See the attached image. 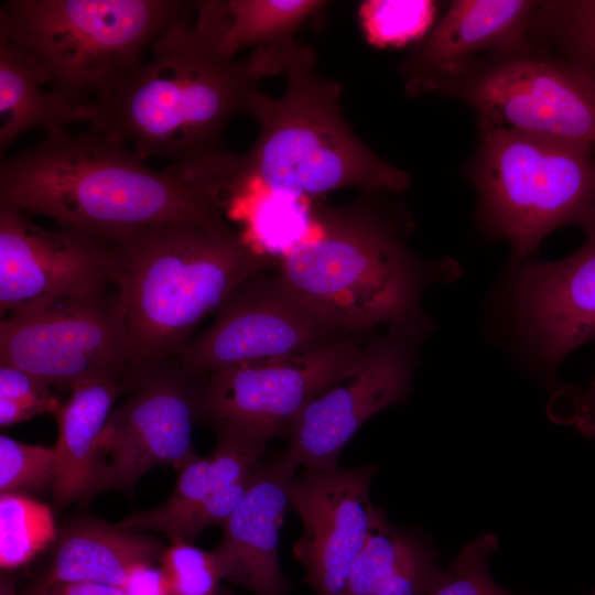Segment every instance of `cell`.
Returning <instances> with one entry per match:
<instances>
[{
	"label": "cell",
	"instance_id": "cell-1",
	"mask_svg": "<svg viewBox=\"0 0 595 595\" xmlns=\"http://www.w3.org/2000/svg\"><path fill=\"white\" fill-rule=\"evenodd\" d=\"M150 56L107 99L89 128L131 143L141 160L191 162L220 150L224 131L248 111L259 82L283 74L281 45L256 47L245 60L223 54L204 1L169 26Z\"/></svg>",
	"mask_w": 595,
	"mask_h": 595
},
{
	"label": "cell",
	"instance_id": "cell-2",
	"mask_svg": "<svg viewBox=\"0 0 595 595\" xmlns=\"http://www.w3.org/2000/svg\"><path fill=\"white\" fill-rule=\"evenodd\" d=\"M0 204L101 238L143 225L212 220L223 212L167 167H148L127 143L88 129L46 130L0 165Z\"/></svg>",
	"mask_w": 595,
	"mask_h": 595
},
{
	"label": "cell",
	"instance_id": "cell-3",
	"mask_svg": "<svg viewBox=\"0 0 595 595\" xmlns=\"http://www.w3.org/2000/svg\"><path fill=\"white\" fill-rule=\"evenodd\" d=\"M109 240L134 380L176 356L240 283L271 266L224 217L143 225Z\"/></svg>",
	"mask_w": 595,
	"mask_h": 595
},
{
	"label": "cell",
	"instance_id": "cell-4",
	"mask_svg": "<svg viewBox=\"0 0 595 595\" xmlns=\"http://www.w3.org/2000/svg\"><path fill=\"white\" fill-rule=\"evenodd\" d=\"M310 46L293 41L286 51L284 93L258 91L248 112L260 131L245 156L244 173L271 194L299 198L348 186L405 191L409 174L382 160L350 129L340 108L342 85L316 72Z\"/></svg>",
	"mask_w": 595,
	"mask_h": 595
},
{
	"label": "cell",
	"instance_id": "cell-5",
	"mask_svg": "<svg viewBox=\"0 0 595 595\" xmlns=\"http://www.w3.org/2000/svg\"><path fill=\"white\" fill-rule=\"evenodd\" d=\"M320 224L317 238L282 255L283 284L339 334L385 323L418 328L425 279L393 224L361 205L324 212Z\"/></svg>",
	"mask_w": 595,
	"mask_h": 595
},
{
	"label": "cell",
	"instance_id": "cell-6",
	"mask_svg": "<svg viewBox=\"0 0 595 595\" xmlns=\"http://www.w3.org/2000/svg\"><path fill=\"white\" fill-rule=\"evenodd\" d=\"M194 12L195 1L180 0H8L0 37L35 61L55 96L93 110L142 65L162 32Z\"/></svg>",
	"mask_w": 595,
	"mask_h": 595
},
{
	"label": "cell",
	"instance_id": "cell-7",
	"mask_svg": "<svg viewBox=\"0 0 595 595\" xmlns=\"http://www.w3.org/2000/svg\"><path fill=\"white\" fill-rule=\"evenodd\" d=\"M479 141L466 174L485 227L505 238L513 261L566 225L595 218L594 148L478 119Z\"/></svg>",
	"mask_w": 595,
	"mask_h": 595
},
{
	"label": "cell",
	"instance_id": "cell-8",
	"mask_svg": "<svg viewBox=\"0 0 595 595\" xmlns=\"http://www.w3.org/2000/svg\"><path fill=\"white\" fill-rule=\"evenodd\" d=\"M425 93L457 98L499 127L595 149V80L532 41L469 60Z\"/></svg>",
	"mask_w": 595,
	"mask_h": 595
},
{
	"label": "cell",
	"instance_id": "cell-9",
	"mask_svg": "<svg viewBox=\"0 0 595 595\" xmlns=\"http://www.w3.org/2000/svg\"><path fill=\"white\" fill-rule=\"evenodd\" d=\"M368 346L342 335L295 356L216 370L205 385L204 419L261 445L288 436L312 400L360 368Z\"/></svg>",
	"mask_w": 595,
	"mask_h": 595
},
{
	"label": "cell",
	"instance_id": "cell-10",
	"mask_svg": "<svg viewBox=\"0 0 595 595\" xmlns=\"http://www.w3.org/2000/svg\"><path fill=\"white\" fill-rule=\"evenodd\" d=\"M115 288L109 239L60 225L43 228L0 204V312L2 317L106 296Z\"/></svg>",
	"mask_w": 595,
	"mask_h": 595
},
{
	"label": "cell",
	"instance_id": "cell-11",
	"mask_svg": "<svg viewBox=\"0 0 595 595\" xmlns=\"http://www.w3.org/2000/svg\"><path fill=\"white\" fill-rule=\"evenodd\" d=\"M166 360L144 370L136 393L111 412L101 436L94 495L130 491L150 469L169 464L180 470L198 456L192 433L204 418L205 386L178 363Z\"/></svg>",
	"mask_w": 595,
	"mask_h": 595
},
{
	"label": "cell",
	"instance_id": "cell-12",
	"mask_svg": "<svg viewBox=\"0 0 595 595\" xmlns=\"http://www.w3.org/2000/svg\"><path fill=\"white\" fill-rule=\"evenodd\" d=\"M0 364L68 389L95 379L120 381L129 374L131 343L117 291L2 318Z\"/></svg>",
	"mask_w": 595,
	"mask_h": 595
},
{
	"label": "cell",
	"instance_id": "cell-13",
	"mask_svg": "<svg viewBox=\"0 0 595 595\" xmlns=\"http://www.w3.org/2000/svg\"><path fill=\"white\" fill-rule=\"evenodd\" d=\"M260 271L219 305L213 324L175 356L193 376L231 366L275 360L316 348L339 334L321 321L281 281Z\"/></svg>",
	"mask_w": 595,
	"mask_h": 595
},
{
	"label": "cell",
	"instance_id": "cell-14",
	"mask_svg": "<svg viewBox=\"0 0 595 595\" xmlns=\"http://www.w3.org/2000/svg\"><path fill=\"white\" fill-rule=\"evenodd\" d=\"M377 465L305 469L290 487L303 523L293 548L314 595H343L350 569L385 512L370 499Z\"/></svg>",
	"mask_w": 595,
	"mask_h": 595
},
{
	"label": "cell",
	"instance_id": "cell-15",
	"mask_svg": "<svg viewBox=\"0 0 595 595\" xmlns=\"http://www.w3.org/2000/svg\"><path fill=\"white\" fill-rule=\"evenodd\" d=\"M418 328L393 325L369 344L360 368L312 400L293 422L285 452L305 469L334 468L338 455L374 414L409 394L411 339Z\"/></svg>",
	"mask_w": 595,
	"mask_h": 595
},
{
	"label": "cell",
	"instance_id": "cell-16",
	"mask_svg": "<svg viewBox=\"0 0 595 595\" xmlns=\"http://www.w3.org/2000/svg\"><path fill=\"white\" fill-rule=\"evenodd\" d=\"M298 466L285 451L262 458L213 550L224 580L256 595H286L291 588L279 562V536L292 508L290 487Z\"/></svg>",
	"mask_w": 595,
	"mask_h": 595
},
{
	"label": "cell",
	"instance_id": "cell-17",
	"mask_svg": "<svg viewBox=\"0 0 595 595\" xmlns=\"http://www.w3.org/2000/svg\"><path fill=\"white\" fill-rule=\"evenodd\" d=\"M583 229L586 240L574 253L526 263L517 277L521 317L552 365L595 336V218Z\"/></svg>",
	"mask_w": 595,
	"mask_h": 595
},
{
	"label": "cell",
	"instance_id": "cell-18",
	"mask_svg": "<svg viewBox=\"0 0 595 595\" xmlns=\"http://www.w3.org/2000/svg\"><path fill=\"white\" fill-rule=\"evenodd\" d=\"M540 1L456 0L400 66L405 91L420 95L436 77L475 57L531 42Z\"/></svg>",
	"mask_w": 595,
	"mask_h": 595
},
{
	"label": "cell",
	"instance_id": "cell-19",
	"mask_svg": "<svg viewBox=\"0 0 595 595\" xmlns=\"http://www.w3.org/2000/svg\"><path fill=\"white\" fill-rule=\"evenodd\" d=\"M217 443L208 456H196L178 470L170 497L155 508L130 515L117 526L123 530L164 533L171 542L193 543L204 508L223 491L251 479L266 445L227 426H215Z\"/></svg>",
	"mask_w": 595,
	"mask_h": 595
},
{
	"label": "cell",
	"instance_id": "cell-20",
	"mask_svg": "<svg viewBox=\"0 0 595 595\" xmlns=\"http://www.w3.org/2000/svg\"><path fill=\"white\" fill-rule=\"evenodd\" d=\"M122 388L111 379L82 382L54 414L58 435L52 494L60 509L94 495L101 436Z\"/></svg>",
	"mask_w": 595,
	"mask_h": 595
},
{
	"label": "cell",
	"instance_id": "cell-21",
	"mask_svg": "<svg viewBox=\"0 0 595 595\" xmlns=\"http://www.w3.org/2000/svg\"><path fill=\"white\" fill-rule=\"evenodd\" d=\"M164 549L160 541L142 532L97 519L76 520L58 533L43 580L121 587L134 565L160 561Z\"/></svg>",
	"mask_w": 595,
	"mask_h": 595
},
{
	"label": "cell",
	"instance_id": "cell-22",
	"mask_svg": "<svg viewBox=\"0 0 595 595\" xmlns=\"http://www.w3.org/2000/svg\"><path fill=\"white\" fill-rule=\"evenodd\" d=\"M447 576L436 551L381 515L355 560L343 595H430Z\"/></svg>",
	"mask_w": 595,
	"mask_h": 595
},
{
	"label": "cell",
	"instance_id": "cell-23",
	"mask_svg": "<svg viewBox=\"0 0 595 595\" xmlns=\"http://www.w3.org/2000/svg\"><path fill=\"white\" fill-rule=\"evenodd\" d=\"M44 72L21 47L0 37V152L26 131L90 122L93 111L73 107L50 88Z\"/></svg>",
	"mask_w": 595,
	"mask_h": 595
},
{
	"label": "cell",
	"instance_id": "cell-24",
	"mask_svg": "<svg viewBox=\"0 0 595 595\" xmlns=\"http://www.w3.org/2000/svg\"><path fill=\"white\" fill-rule=\"evenodd\" d=\"M326 4L317 0L206 1L220 52L235 57L241 48L292 41L302 23Z\"/></svg>",
	"mask_w": 595,
	"mask_h": 595
},
{
	"label": "cell",
	"instance_id": "cell-25",
	"mask_svg": "<svg viewBox=\"0 0 595 595\" xmlns=\"http://www.w3.org/2000/svg\"><path fill=\"white\" fill-rule=\"evenodd\" d=\"M52 509L31 495L0 496V566L9 571L26 565L58 537Z\"/></svg>",
	"mask_w": 595,
	"mask_h": 595
},
{
	"label": "cell",
	"instance_id": "cell-26",
	"mask_svg": "<svg viewBox=\"0 0 595 595\" xmlns=\"http://www.w3.org/2000/svg\"><path fill=\"white\" fill-rule=\"evenodd\" d=\"M530 37L554 44L562 60L595 80V0L540 1Z\"/></svg>",
	"mask_w": 595,
	"mask_h": 595
},
{
	"label": "cell",
	"instance_id": "cell-27",
	"mask_svg": "<svg viewBox=\"0 0 595 595\" xmlns=\"http://www.w3.org/2000/svg\"><path fill=\"white\" fill-rule=\"evenodd\" d=\"M436 6L429 0H368L359 7V20L371 45L399 47L421 39L434 21Z\"/></svg>",
	"mask_w": 595,
	"mask_h": 595
},
{
	"label": "cell",
	"instance_id": "cell-28",
	"mask_svg": "<svg viewBox=\"0 0 595 595\" xmlns=\"http://www.w3.org/2000/svg\"><path fill=\"white\" fill-rule=\"evenodd\" d=\"M54 446L33 445L0 435V493H43L53 487Z\"/></svg>",
	"mask_w": 595,
	"mask_h": 595
},
{
	"label": "cell",
	"instance_id": "cell-29",
	"mask_svg": "<svg viewBox=\"0 0 595 595\" xmlns=\"http://www.w3.org/2000/svg\"><path fill=\"white\" fill-rule=\"evenodd\" d=\"M171 595H221L224 580L212 551L187 542H171L160 558Z\"/></svg>",
	"mask_w": 595,
	"mask_h": 595
},
{
	"label": "cell",
	"instance_id": "cell-30",
	"mask_svg": "<svg viewBox=\"0 0 595 595\" xmlns=\"http://www.w3.org/2000/svg\"><path fill=\"white\" fill-rule=\"evenodd\" d=\"M498 538L484 533L467 543L447 567L446 578L430 595H516L501 587L489 572Z\"/></svg>",
	"mask_w": 595,
	"mask_h": 595
},
{
	"label": "cell",
	"instance_id": "cell-31",
	"mask_svg": "<svg viewBox=\"0 0 595 595\" xmlns=\"http://www.w3.org/2000/svg\"><path fill=\"white\" fill-rule=\"evenodd\" d=\"M0 398H7L34 416L55 414L62 402L53 393L51 385L18 367L0 364Z\"/></svg>",
	"mask_w": 595,
	"mask_h": 595
},
{
	"label": "cell",
	"instance_id": "cell-32",
	"mask_svg": "<svg viewBox=\"0 0 595 595\" xmlns=\"http://www.w3.org/2000/svg\"><path fill=\"white\" fill-rule=\"evenodd\" d=\"M120 588L125 595H171L164 571L152 562L134 565Z\"/></svg>",
	"mask_w": 595,
	"mask_h": 595
},
{
	"label": "cell",
	"instance_id": "cell-33",
	"mask_svg": "<svg viewBox=\"0 0 595 595\" xmlns=\"http://www.w3.org/2000/svg\"><path fill=\"white\" fill-rule=\"evenodd\" d=\"M23 595H125L120 587L94 582H48L42 580Z\"/></svg>",
	"mask_w": 595,
	"mask_h": 595
},
{
	"label": "cell",
	"instance_id": "cell-34",
	"mask_svg": "<svg viewBox=\"0 0 595 595\" xmlns=\"http://www.w3.org/2000/svg\"><path fill=\"white\" fill-rule=\"evenodd\" d=\"M573 422L585 435L595 437V377L580 397Z\"/></svg>",
	"mask_w": 595,
	"mask_h": 595
},
{
	"label": "cell",
	"instance_id": "cell-35",
	"mask_svg": "<svg viewBox=\"0 0 595 595\" xmlns=\"http://www.w3.org/2000/svg\"><path fill=\"white\" fill-rule=\"evenodd\" d=\"M0 595H22L20 594L11 580L1 578Z\"/></svg>",
	"mask_w": 595,
	"mask_h": 595
},
{
	"label": "cell",
	"instance_id": "cell-36",
	"mask_svg": "<svg viewBox=\"0 0 595 595\" xmlns=\"http://www.w3.org/2000/svg\"><path fill=\"white\" fill-rule=\"evenodd\" d=\"M221 595H231L229 591H223Z\"/></svg>",
	"mask_w": 595,
	"mask_h": 595
},
{
	"label": "cell",
	"instance_id": "cell-37",
	"mask_svg": "<svg viewBox=\"0 0 595 595\" xmlns=\"http://www.w3.org/2000/svg\"><path fill=\"white\" fill-rule=\"evenodd\" d=\"M595 595V594H594Z\"/></svg>",
	"mask_w": 595,
	"mask_h": 595
}]
</instances>
